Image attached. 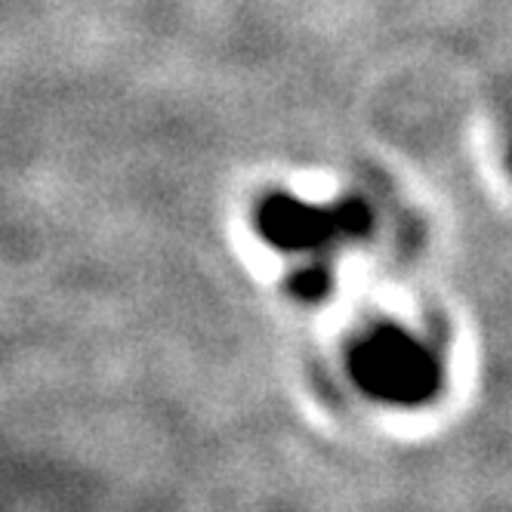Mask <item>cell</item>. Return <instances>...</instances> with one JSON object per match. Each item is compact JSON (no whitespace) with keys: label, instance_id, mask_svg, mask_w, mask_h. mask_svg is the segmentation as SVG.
I'll use <instances>...</instances> for the list:
<instances>
[{"label":"cell","instance_id":"7a4b0ae2","mask_svg":"<svg viewBox=\"0 0 512 512\" xmlns=\"http://www.w3.org/2000/svg\"><path fill=\"white\" fill-rule=\"evenodd\" d=\"M256 229L281 250H318L343 235H364L371 213L361 201L309 204L294 195H269L256 213Z\"/></svg>","mask_w":512,"mask_h":512},{"label":"cell","instance_id":"3957f363","mask_svg":"<svg viewBox=\"0 0 512 512\" xmlns=\"http://www.w3.org/2000/svg\"><path fill=\"white\" fill-rule=\"evenodd\" d=\"M294 290L300 297H306V300H318V297H324L327 290H331V275H327L324 269H306V272H300L297 278H294Z\"/></svg>","mask_w":512,"mask_h":512},{"label":"cell","instance_id":"6da1fadb","mask_svg":"<svg viewBox=\"0 0 512 512\" xmlns=\"http://www.w3.org/2000/svg\"><path fill=\"white\" fill-rule=\"evenodd\" d=\"M355 380L386 401H423L438 389V361L398 327H380L352 352Z\"/></svg>","mask_w":512,"mask_h":512}]
</instances>
